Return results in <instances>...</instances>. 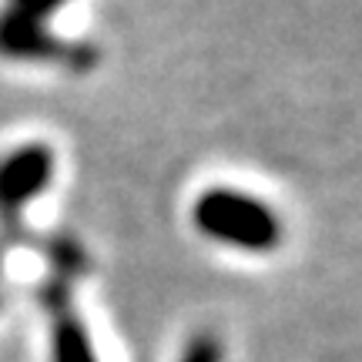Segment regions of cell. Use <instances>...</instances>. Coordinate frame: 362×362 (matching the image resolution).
I'll return each instance as SVG.
<instances>
[{
	"mask_svg": "<svg viewBox=\"0 0 362 362\" xmlns=\"http://www.w3.org/2000/svg\"><path fill=\"white\" fill-rule=\"evenodd\" d=\"M64 0H11L0 13V54L21 61H67L74 67L90 64L98 54L90 47L61 44L47 30V17Z\"/></svg>",
	"mask_w": 362,
	"mask_h": 362,
	"instance_id": "7a4b0ae2",
	"label": "cell"
},
{
	"mask_svg": "<svg viewBox=\"0 0 362 362\" xmlns=\"http://www.w3.org/2000/svg\"><path fill=\"white\" fill-rule=\"evenodd\" d=\"M74 269H61V275L51 282V288L44 292V298L51 302L54 309V359L57 362H98L90 352V342L84 336L81 322L71 312L67 302V282H71Z\"/></svg>",
	"mask_w": 362,
	"mask_h": 362,
	"instance_id": "277c9868",
	"label": "cell"
},
{
	"mask_svg": "<svg viewBox=\"0 0 362 362\" xmlns=\"http://www.w3.org/2000/svg\"><path fill=\"white\" fill-rule=\"evenodd\" d=\"M54 158L44 144H30L0 161V221L7 232H21V208L51 181Z\"/></svg>",
	"mask_w": 362,
	"mask_h": 362,
	"instance_id": "3957f363",
	"label": "cell"
},
{
	"mask_svg": "<svg viewBox=\"0 0 362 362\" xmlns=\"http://www.w3.org/2000/svg\"><path fill=\"white\" fill-rule=\"evenodd\" d=\"M185 362H218V346L211 339H198L192 346V352L185 356Z\"/></svg>",
	"mask_w": 362,
	"mask_h": 362,
	"instance_id": "5b68a950",
	"label": "cell"
},
{
	"mask_svg": "<svg viewBox=\"0 0 362 362\" xmlns=\"http://www.w3.org/2000/svg\"><path fill=\"white\" fill-rule=\"evenodd\" d=\"M194 225L225 245L252 248V252L279 245V235H282L279 218L269 205L232 188H211L202 194L194 202Z\"/></svg>",
	"mask_w": 362,
	"mask_h": 362,
	"instance_id": "6da1fadb",
	"label": "cell"
}]
</instances>
